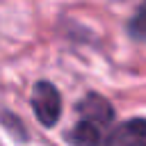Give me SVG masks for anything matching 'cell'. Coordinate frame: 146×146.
<instances>
[{"label": "cell", "instance_id": "cell-1", "mask_svg": "<svg viewBox=\"0 0 146 146\" xmlns=\"http://www.w3.org/2000/svg\"><path fill=\"white\" fill-rule=\"evenodd\" d=\"M32 110L46 128H52L62 114V96H59L57 87L46 80L36 82L34 91H32Z\"/></svg>", "mask_w": 146, "mask_h": 146}, {"label": "cell", "instance_id": "cell-2", "mask_svg": "<svg viewBox=\"0 0 146 146\" xmlns=\"http://www.w3.org/2000/svg\"><path fill=\"white\" fill-rule=\"evenodd\" d=\"M78 114H80V119H87V121H91V123H96L100 128L110 125L112 119H114V110H112L110 100L103 98L100 94H94V91L87 94L78 103Z\"/></svg>", "mask_w": 146, "mask_h": 146}, {"label": "cell", "instance_id": "cell-3", "mask_svg": "<svg viewBox=\"0 0 146 146\" xmlns=\"http://www.w3.org/2000/svg\"><path fill=\"white\" fill-rule=\"evenodd\" d=\"M105 146H146V119H130L119 123Z\"/></svg>", "mask_w": 146, "mask_h": 146}, {"label": "cell", "instance_id": "cell-4", "mask_svg": "<svg viewBox=\"0 0 146 146\" xmlns=\"http://www.w3.org/2000/svg\"><path fill=\"white\" fill-rule=\"evenodd\" d=\"M68 139L75 144V146H100L103 141V128L87 121V119H80L78 125L73 128V132L68 135Z\"/></svg>", "mask_w": 146, "mask_h": 146}, {"label": "cell", "instance_id": "cell-5", "mask_svg": "<svg viewBox=\"0 0 146 146\" xmlns=\"http://www.w3.org/2000/svg\"><path fill=\"white\" fill-rule=\"evenodd\" d=\"M128 34L135 41H146V0L139 5V9L132 14L128 23Z\"/></svg>", "mask_w": 146, "mask_h": 146}]
</instances>
